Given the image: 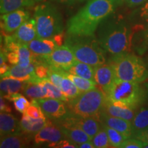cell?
<instances>
[{"mask_svg":"<svg viewBox=\"0 0 148 148\" xmlns=\"http://www.w3.org/2000/svg\"><path fill=\"white\" fill-rule=\"evenodd\" d=\"M97 31L98 42L110 56L109 60L132 53L133 30L123 19L110 14L101 22Z\"/></svg>","mask_w":148,"mask_h":148,"instance_id":"cell-1","label":"cell"},{"mask_svg":"<svg viewBox=\"0 0 148 148\" xmlns=\"http://www.w3.org/2000/svg\"><path fill=\"white\" fill-rule=\"evenodd\" d=\"M116 7L112 0H88L86 4L68 21L66 35L95 36L99 25L113 13Z\"/></svg>","mask_w":148,"mask_h":148,"instance_id":"cell-2","label":"cell"},{"mask_svg":"<svg viewBox=\"0 0 148 148\" xmlns=\"http://www.w3.org/2000/svg\"><path fill=\"white\" fill-rule=\"evenodd\" d=\"M107 100L114 105L136 110L146 102L145 86L140 82L115 79L106 92Z\"/></svg>","mask_w":148,"mask_h":148,"instance_id":"cell-3","label":"cell"},{"mask_svg":"<svg viewBox=\"0 0 148 148\" xmlns=\"http://www.w3.org/2000/svg\"><path fill=\"white\" fill-rule=\"evenodd\" d=\"M64 45L73 51L77 61L95 66L108 62L107 53L101 47L95 36H68Z\"/></svg>","mask_w":148,"mask_h":148,"instance_id":"cell-4","label":"cell"},{"mask_svg":"<svg viewBox=\"0 0 148 148\" xmlns=\"http://www.w3.org/2000/svg\"><path fill=\"white\" fill-rule=\"evenodd\" d=\"M116 79L141 83L148 79V66L143 58L136 53H129L112 60Z\"/></svg>","mask_w":148,"mask_h":148,"instance_id":"cell-5","label":"cell"},{"mask_svg":"<svg viewBox=\"0 0 148 148\" xmlns=\"http://www.w3.org/2000/svg\"><path fill=\"white\" fill-rule=\"evenodd\" d=\"M34 18L36 21L37 38H52L63 32L62 15L58 8L51 3H43L36 6Z\"/></svg>","mask_w":148,"mask_h":148,"instance_id":"cell-6","label":"cell"},{"mask_svg":"<svg viewBox=\"0 0 148 148\" xmlns=\"http://www.w3.org/2000/svg\"><path fill=\"white\" fill-rule=\"evenodd\" d=\"M106 99L105 92L101 89L95 88L82 92L74 99L67 101L66 105L73 114L84 117L91 116L99 120Z\"/></svg>","mask_w":148,"mask_h":148,"instance_id":"cell-7","label":"cell"},{"mask_svg":"<svg viewBox=\"0 0 148 148\" xmlns=\"http://www.w3.org/2000/svg\"><path fill=\"white\" fill-rule=\"evenodd\" d=\"M77 61L71 49L66 45H62L58 46L49 55L39 56L34 54L33 63L35 65L43 63L51 67L67 71Z\"/></svg>","mask_w":148,"mask_h":148,"instance_id":"cell-8","label":"cell"},{"mask_svg":"<svg viewBox=\"0 0 148 148\" xmlns=\"http://www.w3.org/2000/svg\"><path fill=\"white\" fill-rule=\"evenodd\" d=\"M48 119L57 123L64 120L70 114L66 102L53 98L35 99Z\"/></svg>","mask_w":148,"mask_h":148,"instance_id":"cell-9","label":"cell"},{"mask_svg":"<svg viewBox=\"0 0 148 148\" xmlns=\"http://www.w3.org/2000/svg\"><path fill=\"white\" fill-rule=\"evenodd\" d=\"M56 124L60 126L79 127L84 130L91 139L101 127V122L95 117H84L75 115L71 112L65 119L59 123H57Z\"/></svg>","mask_w":148,"mask_h":148,"instance_id":"cell-10","label":"cell"},{"mask_svg":"<svg viewBox=\"0 0 148 148\" xmlns=\"http://www.w3.org/2000/svg\"><path fill=\"white\" fill-rule=\"evenodd\" d=\"M29 18V12L23 8L1 14V33L9 34L14 32Z\"/></svg>","mask_w":148,"mask_h":148,"instance_id":"cell-11","label":"cell"},{"mask_svg":"<svg viewBox=\"0 0 148 148\" xmlns=\"http://www.w3.org/2000/svg\"><path fill=\"white\" fill-rule=\"evenodd\" d=\"M66 138L60 125L49 119V121L41 130L34 135L33 140L36 145H42L58 142Z\"/></svg>","mask_w":148,"mask_h":148,"instance_id":"cell-12","label":"cell"},{"mask_svg":"<svg viewBox=\"0 0 148 148\" xmlns=\"http://www.w3.org/2000/svg\"><path fill=\"white\" fill-rule=\"evenodd\" d=\"M95 82L106 93L116 79L114 66L110 62L94 67Z\"/></svg>","mask_w":148,"mask_h":148,"instance_id":"cell-13","label":"cell"},{"mask_svg":"<svg viewBox=\"0 0 148 148\" xmlns=\"http://www.w3.org/2000/svg\"><path fill=\"white\" fill-rule=\"evenodd\" d=\"M99 121L101 122V124L116 130V131L121 133L126 138L132 137V132L131 121L111 116L103 110L99 114Z\"/></svg>","mask_w":148,"mask_h":148,"instance_id":"cell-14","label":"cell"},{"mask_svg":"<svg viewBox=\"0 0 148 148\" xmlns=\"http://www.w3.org/2000/svg\"><path fill=\"white\" fill-rule=\"evenodd\" d=\"M1 77H12L23 82L33 83H38L42 79L37 77L35 73V64L34 63L25 67L18 64L12 65L8 71L1 75Z\"/></svg>","mask_w":148,"mask_h":148,"instance_id":"cell-15","label":"cell"},{"mask_svg":"<svg viewBox=\"0 0 148 148\" xmlns=\"http://www.w3.org/2000/svg\"><path fill=\"white\" fill-rule=\"evenodd\" d=\"M12 35L16 41L25 44L36 38L38 36L34 18H29Z\"/></svg>","mask_w":148,"mask_h":148,"instance_id":"cell-16","label":"cell"},{"mask_svg":"<svg viewBox=\"0 0 148 148\" xmlns=\"http://www.w3.org/2000/svg\"><path fill=\"white\" fill-rule=\"evenodd\" d=\"M34 136L21 132L20 134L6 135L1 137V148H23L30 145Z\"/></svg>","mask_w":148,"mask_h":148,"instance_id":"cell-17","label":"cell"},{"mask_svg":"<svg viewBox=\"0 0 148 148\" xmlns=\"http://www.w3.org/2000/svg\"><path fill=\"white\" fill-rule=\"evenodd\" d=\"M20 121L10 112L0 113V134L1 137L6 135L21 133Z\"/></svg>","mask_w":148,"mask_h":148,"instance_id":"cell-18","label":"cell"},{"mask_svg":"<svg viewBox=\"0 0 148 148\" xmlns=\"http://www.w3.org/2000/svg\"><path fill=\"white\" fill-rule=\"evenodd\" d=\"M27 45L33 53V54L39 56L50 54L56 48L58 47L52 38H36L28 42Z\"/></svg>","mask_w":148,"mask_h":148,"instance_id":"cell-19","label":"cell"},{"mask_svg":"<svg viewBox=\"0 0 148 148\" xmlns=\"http://www.w3.org/2000/svg\"><path fill=\"white\" fill-rule=\"evenodd\" d=\"M49 119L47 117L46 119H41V118L35 119L31 117L25 112L23 114V116L20 120L21 132L34 136L36 132H38L47 124Z\"/></svg>","mask_w":148,"mask_h":148,"instance_id":"cell-20","label":"cell"},{"mask_svg":"<svg viewBox=\"0 0 148 148\" xmlns=\"http://www.w3.org/2000/svg\"><path fill=\"white\" fill-rule=\"evenodd\" d=\"M132 123V137L148 127V107H140L135 112Z\"/></svg>","mask_w":148,"mask_h":148,"instance_id":"cell-21","label":"cell"},{"mask_svg":"<svg viewBox=\"0 0 148 148\" xmlns=\"http://www.w3.org/2000/svg\"><path fill=\"white\" fill-rule=\"evenodd\" d=\"M103 110L111 116L121 118V119L127 120L130 121H132L135 112H136V110L127 108V107L114 105L113 103L107 100V99H106L104 105H103Z\"/></svg>","mask_w":148,"mask_h":148,"instance_id":"cell-22","label":"cell"},{"mask_svg":"<svg viewBox=\"0 0 148 148\" xmlns=\"http://www.w3.org/2000/svg\"><path fill=\"white\" fill-rule=\"evenodd\" d=\"M27 82L12 77H1L0 83L1 95H6L22 91Z\"/></svg>","mask_w":148,"mask_h":148,"instance_id":"cell-23","label":"cell"},{"mask_svg":"<svg viewBox=\"0 0 148 148\" xmlns=\"http://www.w3.org/2000/svg\"><path fill=\"white\" fill-rule=\"evenodd\" d=\"M60 127L66 138H68L77 145L84 142L91 140L90 136L79 127L64 126H60Z\"/></svg>","mask_w":148,"mask_h":148,"instance_id":"cell-24","label":"cell"},{"mask_svg":"<svg viewBox=\"0 0 148 148\" xmlns=\"http://www.w3.org/2000/svg\"><path fill=\"white\" fill-rule=\"evenodd\" d=\"M34 0H0V12L5 14L18 9L31 7L34 5Z\"/></svg>","mask_w":148,"mask_h":148,"instance_id":"cell-25","label":"cell"},{"mask_svg":"<svg viewBox=\"0 0 148 148\" xmlns=\"http://www.w3.org/2000/svg\"><path fill=\"white\" fill-rule=\"evenodd\" d=\"M68 73L77 75V76L84 77V78L95 81L94 77V70L93 66L84 62L77 61L73 66L67 71Z\"/></svg>","mask_w":148,"mask_h":148,"instance_id":"cell-26","label":"cell"},{"mask_svg":"<svg viewBox=\"0 0 148 148\" xmlns=\"http://www.w3.org/2000/svg\"><path fill=\"white\" fill-rule=\"evenodd\" d=\"M22 91L32 99L47 98V88L39 82H27Z\"/></svg>","mask_w":148,"mask_h":148,"instance_id":"cell-27","label":"cell"},{"mask_svg":"<svg viewBox=\"0 0 148 148\" xmlns=\"http://www.w3.org/2000/svg\"><path fill=\"white\" fill-rule=\"evenodd\" d=\"M64 76L67 77L74 83V84L78 88V89L82 92L88 91V90L94 89L96 88L95 85L97 84L95 81L90 80V79L84 78V77L77 76L73 74L68 73L65 71Z\"/></svg>","mask_w":148,"mask_h":148,"instance_id":"cell-28","label":"cell"},{"mask_svg":"<svg viewBox=\"0 0 148 148\" xmlns=\"http://www.w3.org/2000/svg\"><path fill=\"white\" fill-rule=\"evenodd\" d=\"M3 97L8 101H13L14 108L16 110L22 114L26 112L27 108L31 104V102H29L23 95L18 93V92L10 94V95H3Z\"/></svg>","mask_w":148,"mask_h":148,"instance_id":"cell-29","label":"cell"},{"mask_svg":"<svg viewBox=\"0 0 148 148\" xmlns=\"http://www.w3.org/2000/svg\"><path fill=\"white\" fill-rule=\"evenodd\" d=\"M60 88L62 93L65 96L68 101L77 97L82 92L74 84V83L67 77L64 76L60 84Z\"/></svg>","mask_w":148,"mask_h":148,"instance_id":"cell-30","label":"cell"},{"mask_svg":"<svg viewBox=\"0 0 148 148\" xmlns=\"http://www.w3.org/2000/svg\"><path fill=\"white\" fill-rule=\"evenodd\" d=\"M40 84L45 86L47 90V98H53V99H60V100L67 101L68 99H66L64 94L62 93L61 88L58 86H56L53 84L48 78L42 79L41 81L39 82Z\"/></svg>","mask_w":148,"mask_h":148,"instance_id":"cell-31","label":"cell"},{"mask_svg":"<svg viewBox=\"0 0 148 148\" xmlns=\"http://www.w3.org/2000/svg\"><path fill=\"white\" fill-rule=\"evenodd\" d=\"M16 52L18 53V56H19L18 65L25 67L33 63L34 54L27 47V44L20 42Z\"/></svg>","mask_w":148,"mask_h":148,"instance_id":"cell-32","label":"cell"},{"mask_svg":"<svg viewBox=\"0 0 148 148\" xmlns=\"http://www.w3.org/2000/svg\"><path fill=\"white\" fill-rule=\"evenodd\" d=\"M101 126L105 129L107 134H108L112 147H120V146L123 143V141L126 139V138L121 133L116 131V130L111 128V127L106 126V125L103 124H101Z\"/></svg>","mask_w":148,"mask_h":148,"instance_id":"cell-33","label":"cell"},{"mask_svg":"<svg viewBox=\"0 0 148 148\" xmlns=\"http://www.w3.org/2000/svg\"><path fill=\"white\" fill-rule=\"evenodd\" d=\"M91 141L96 148L112 147L108 134L102 126L99 130V132L93 136V138L91 139Z\"/></svg>","mask_w":148,"mask_h":148,"instance_id":"cell-34","label":"cell"},{"mask_svg":"<svg viewBox=\"0 0 148 148\" xmlns=\"http://www.w3.org/2000/svg\"><path fill=\"white\" fill-rule=\"evenodd\" d=\"M25 113L28 114L29 116H30L31 117L35 118V119H39V118L46 119L47 118V116H45V114L42 112L40 105L38 104V103L37 102L35 99H32L30 106L27 108Z\"/></svg>","mask_w":148,"mask_h":148,"instance_id":"cell-35","label":"cell"},{"mask_svg":"<svg viewBox=\"0 0 148 148\" xmlns=\"http://www.w3.org/2000/svg\"><path fill=\"white\" fill-rule=\"evenodd\" d=\"M46 147L53 148H77L78 147V146L68 138H64V139L59 140L58 142L48 143L46 145Z\"/></svg>","mask_w":148,"mask_h":148,"instance_id":"cell-36","label":"cell"},{"mask_svg":"<svg viewBox=\"0 0 148 148\" xmlns=\"http://www.w3.org/2000/svg\"><path fill=\"white\" fill-rule=\"evenodd\" d=\"M144 147V143L134 137L126 138L120 146V148H142Z\"/></svg>","mask_w":148,"mask_h":148,"instance_id":"cell-37","label":"cell"},{"mask_svg":"<svg viewBox=\"0 0 148 148\" xmlns=\"http://www.w3.org/2000/svg\"><path fill=\"white\" fill-rule=\"evenodd\" d=\"M49 67L47 64L41 63L35 65V73L40 79L47 78Z\"/></svg>","mask_w":148,"mask_h":148,"instance_id":"cell-38","label":"cell"},{"mask_svg":"<svg viewBox=\"0 0 148 148\" xmlns=\"http://www.w3.org/2000/svg\"><path fill=\"white\" fill-rule=\"evenodd\" d=\"M7 56V60L8 62L12 65H16L18 64L19 62V56L17 52L15 51H8L6 53Z\"/></svg>","mask_w":148,"mask_h":148,"instance_id":"cell-39","label":"cell"},{"mask_svg":"<svg viewBox=\"0 0 148 148\" xmlns=\"http://www.w3.org/2000/svg\"><path fill=\"white\" fill-rule=\"evenodd\" d=\"M7 99H5L3 97V95H1L0 97V110L1 112H12V109L11 107L9 106L8 102H7Z\"/></svg>","mask_w":148,"mask_h":148,"instance_id":"cell-40","label":"cell"},{"mask_svg":"<svg viewBox=\"0 0 148 148\" xmlns=\"http://www.w3.org/2000/svg\"><path fill=\"white\" fill-rule=\"evenodd\" d=\"M147 1V0H125V3L129 8H134L143 4Z\"/></svg>","mask_w":148,"mask_h":148,"instance_id":"cell-41","label":"cell"},{"mask_svg":"<svg viewBox=\"0 0 148 148\" xmlns=\"http://www.w3.org/2000/svg\"><path fill=\"white\" fill-rule=\"evenodd\" d=\"M134 138H137V139L143 141L144 143L147 144L148 145V127L143 130V132H140L136 136H135Z\"/></svg>","mask_w":148,"mask_h":148,"instance_id":"cell-42","label":"cell"},{"mask_svg":"<svg viewBox=\"0 0 148 148\" xmlns=\"http://www.w3.org/2000/svg\"><path fill=\"white\" fill-rule=\"evenodd\" d=\"M140 16L142 20L148 23V2L146 3L140 9Z\"/></svg>","mask_w":148,"mask_h":148,"instance_id":"cell-43","label":"cell"},{"mask_svg":"<svg viewBox=\"0 0 148 148\" xmlns=\"http://www.w3.org/2000/svg\"><path fill=\"white\" fill-rule=\"evenodd\" d=\"M52 1H56V2L61 3V4L72 5L75 4V3L83 2V1H86V0H52Z\"/></svg>","mask_w":148,"mask_h":148,"instance_id":"cell-44","label":"cell"},{"mask_svg":"<svg viewBox=\"0 0 148 148\" xmlns=\"http://www.w3.org/2000/svg\"><path fill=\"white\" fill-rule=\"evenodd\" d=\"M52 38L54 40L56 43L57 44L58 46H61L62 45L64 42V35H63V32L60 33V34L55 35L54 36L52 37Z\"/></svg>","mask_w":148,"mask_h":148,"instance_id":"cell-45","label":"cell"},{"mask_svg":"<svg viewBox=\"0 0 148 148\" xmlns=\"http://www.w3.org/2000/svg\"><path fill=\"white\" fill-rule=\"evenodd\" d=\"M77 146H78V147L79 148H95V146H94L93 143H92L91 140L87 142H84V143L79 144V145Z\"/></svg>","mask_w":148,"mask_h":148,"instance_id":"cell-46","label":"cell"},{"mask_svg":"<svg viewBox=\"0 0 148 148\" xmlns=\"http://www.w3.org/2000/svg\"><path fill=\"white\" fill-rule=\"evenodd\" d=\"M10 66L5 63V62L3 64H1V65H0V74H1V75H2L5 72L8 71L10 69Z\"/></svg>","mask_w":148,"mask_h":148,"instance_id":"cell-47","label":"cell"},{"mask_svg":"<svg viewBox=\"0 0 148 148\" xmlns=\"http://www.w3.org/2000/svg\"><path fill=\"white\" fill-rule=\"evenodd\" d=\"M114 1V3L116 5V6L118 5H121L125 2V0H112Z\"/></svg>","mask_w":148,"mask_h":148,"instance_id":"cell-48","label":"cell"},{"mask_svg":"<svg viewBox=\"0 0 148 148\" xmlns=\"http://www.w3.org/2000/svg\"><path fill=\"white\" fill-rule=\"evenodd\" d=\"M146 90V103L148 104V81L144 84Z\"/></svg>","mask_w":148,"mask_h":148,"instance_id":"cell-49","label":"cell"},{"mask_svg":"<svg viewBox=\"0 0 148 148\" xmlns=\"http://www.w3.org/2000/svg\"><path fill=\"white\" fill-rule=\"evenodd\" d=\"M147 56H145V58H143V60H145V63L147 64V66H148V51H147Z\"/></svg>","mask_w":148,"mask_h":148,"instance_id":"cell-50","label":"cell"},{"mask_svg":"<svg viewBox=\"0 0 148 148\" xmlns=\"http://www.w3.org/2000/svg\"><path fill=\"white\" fill-rule=\"evenodd\" d=\"M35 1H42V0H34Z\"/></svg>","mask_w":148,"mask_h":148,"instance_id":"cell-51","label":"cell"}]
</instances>
